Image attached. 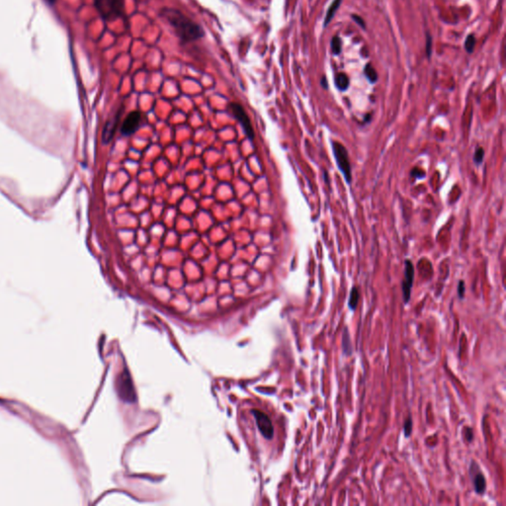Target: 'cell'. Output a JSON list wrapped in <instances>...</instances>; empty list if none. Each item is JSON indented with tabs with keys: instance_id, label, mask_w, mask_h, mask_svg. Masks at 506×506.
Instances as JSON below:
<instances>
[{
	"instance_id": "cell-12",
	"label": "cell",
	"mask_w": 506,
	"mask_h": 506,
	"mask_svg": "<svg viewBox=\"0 0 506 506\" xmlns=\"http://www.w3.org/2000/svg\"><path fill=\"white\" fill-rule=\"evenodd\" d=\"M342 339H343L342 340V348H343L344 354L351 355L352 354V345H351V340H350L349 334L347 332V329L344 330V334H343V338Z\"/></svg>"
},
{
	"instance_id": "cell-17",
	"label": "cell",
	"mask_w": 506,
	"mask_h": 506,
	"mask_svg": "<svg viewBox=\"0 0 506 506\" xmlns=\"http://www.w3.org/2000/svg\"><path fill=\"white\" fill-rule=\"evenodd\" d=\"M484 158H485V150L483 148H478L474 155V162L477 165H481L484 161Z\"/></svg>"
},
{
	"instance_id": "cell-16",
	"label": "cell",
	"mask_w": 506,
	"mask_h": 506,
	"mask_svg": "<svg viewBox=\"0 0 506 506\" xmlns=\"http://www.w3.org/2000/svg\"><path fill=\"white\" fill-rule=\"evenodd\" d=\"M332 51L336 56L341 53V41L337 36L332 40Z\"/></svg>"
},
{
	"instance_id": "cell-24",
	"label": "cell",
	"mask_w": 506,
	"mask_h": 506,
	"mask_svg": "<svg viewBox=\"0 0 506 506\" xmlns=\"http://www.w3.org/2000/svg\"><path fill=\"white\" fill-rule=\"evenodd\" d=\"M322 86H323L324 88H326V89H328V88H329L328 81H327V79H326V78H323V79H322Z\"/></svg>"
},
{
	"instance_id": "cell-23",
	"label": "cell",
	"mask_w": 506,
	"mask_h": 506,
	"mask_svg": "<svg viewBox=\"0 0 506 506\" xmlns=\"http://www.w3.org/2000/svg\"><path fill=\"white\" fill-rule=\"evenodd\" d=\"M466 438L468 440V442H472L473 439H474V433H473V429L468 427L467 428V433H466Z\"/></svg>"
},
{
	"instance_id": "cell-4",
	"label": "cell",
	"mask_w": 506,
	"mask_h": 506,
	"mask_svg": "<svg viewBox=\"0 0 506 506\" xmlns=\"http://www.w3.org/2000/svg\"><path fill=\"white\" fill-rule=\"evenodd\" d=\"M415 280V267L411 260H406L405 262V279L402 284L403 289V297L406 304H408L411 300L412 288Z\"/></svg>"
},
{
	"instance_id": "cell-18",
	"label": "cell",
	"mask_w": 506,
	"mask_h": 506,
	"mask_svg": "<svg viewBox=\"0 0 506 506\" xmlns=\"http://www.w3.org/2000/svg\"><path fill=\"white\" fill-rule=\"evenodd\" d=\"M404 431H405L406 437L409 438L411 436L412 431H413V420H412V418H409L408 421L405 422V424H404Z\"/></svg>"
},
{
	"instance_id": "cell-15",
	"label": "cell",
	"mask_w": 506,
	"mask_h": 506,
	"mask_svg": "<svg viewBox=\"0 0 506 506\" xmlns=\"http://www.w3.org/2000/svg\"><path fill=\"white\" fill-rule=\"evenodd\" d=\"M475 46H476V38L474 35H469L466 39V42H465V49L466 51L469 53V54H472L475 50Z\"/></svg>"
},
{
	"instance_id": "cell-6",
	"label": "cell",
	"mask_w": 506,
	"mask_h": 506,
	"mask_svg": "<svg viewBox=\"0 0 506 506\" xmlns=\"http://www.w3.org/2000/svg\"><path fill=\"white\" fill-rule=\"evenodd\" d=\"M231 109H232L234 115L236 116V118L243 125V128H244L247 136L250 139H253L254 138V132H253V126H252L251 120H250L247 112L245 111L244 107L241 104H239V103H232L231 104Z\"/></svg>"
},
{
	"instance_id": "cell-13",
	"label": "cell",
	"mask_w": 506,
	"mask_h": 506,
	"mask_svg": "<svg viewBox=\"0 0 506 506\" xmlns=\"http://www.w3.org/2000/svg\"><path fill=\"white\" fill-rule=\"evenodd\" d=\"M336 85L340 91H345L349 86V80L345 74H339L336 78Z\"/></svg>"
},
{
	"instance_id": "cell-7",
	"label": "cell",
	"mask_w": 506,
	"mask_h": 506,
	"mask_svg": "<svg viewBox=\"0 0 506 506\" xmlns=\"http://www.w3.org/2000/svg\"><path fill=\"white\" fill-rule=\"evenodd\" d=\"M253 413L255 417L257 426H258L260 432L262 433V435L267 439H272L273 434H274V429H273L272 422L269 420V418L260 411L254 410Z\"/></svg>"
},
{
	"instance_id": "cell-1",
	"label": "cell",
	"mask_w": 506,
	"mask_h": 506,
	"mask_svg": "<svg viewBox=\"0 0 506 506\" xmlns=\"http://www.w3.org/2000/svg\"><path fill=\"white\" fill-rule=\"evenodd\" d=\"M160 16L169 23L182 45L194 43L205 36L204 29L179 9L164 7L160 12Z\"/></svg>"
},
{
	"instance_id": "cell-25",
	"label": "cell",
	"mask_w": 506,
	"mask_h": 506,
	"mask_svg": "<svg viewBox=\"0 0 506 506\" xmlns=\"http://www.w3.org/2000/svg\"><path fill=\"white\" fill-rule=\"evenodd\" d=\"M44 1H45L48 5H50V6H54V5L56 4V2H57V0H44Z\"/></svg>"
},
{
	"instance_id": "cell-21",
	"label": "cell",
	"mask_w": 506,
	"mask_h": 506,
	"mask_svg": "<svg viewBox=\"0 0 506 506\" xmlns=\"http://www.w3.org/2000/svg\"><path fill=\"white\" fill-rule=\"evenodd\" d=\"M426 36H427V42H426V53H427V56H428V58H429V57H430V55H431V43H432V41H431V37H430L428 34H426Z\"/></svg>"
},
{
	"instance_id": "cell-8",
	"label": "cell",
	"mask_w": 506,
	"mask_h": 506,
	"mask_svg": "<svg viewBox=\"0 0 506 506\" xmlns=\"http://www.w3.org/2000/svg\"><path fill=\"white\" fill-rule=\"evenodd\" d=\"M470 474L474 483L475 491L478 495H484L487 490V482L484 474L480 471V468L478 467L477 463L475 461L472 462Z\"/></svg>"
},
{
	"instance_id": "cell-11",
	"label": "cell",
	"mask_w": 506,
	"mask_h": 506,
	"mask_svg": "<svg viewBox=\"0 0 506 506\" xmlns=\"http://www.w3.org/2000/svg\"><path fill=\"white\" fill-rule=\"evenodd\" d=\"M359 299H360L359 289H358V287H353L352 290H351L350 298H349V302H348V306H349L351 311L356 310L358 302H359Z\"/></svg>"
},
{
	"instance_id": "cell-22",
	"label": "cell",
	"mask_w": 506,
	"mask_h": 506,
	"mask_svg": "<svg viewBox=\"0 0 506 506\" xmlns=\"http://www.w3.org/2000/svg\"><path fill=\"white\" fill-rule=\"evenodd\" d=\"M352 19H353V20H355V21L357 22V24H358L359 26H361L362 28H364V29L366 28L364 20H363L361 17H359L358 15H352Z\"/></svg>"
},
{
	"instance_id": "cell-10",
	"label": "cell",
	"mask_w": 506,
	"mask_h": 506,
	"mask_svg": "<svg viewBox=\"0 0 506 506\" xmlns=\"http://www.w3.org/2000/svg\"><path fill=\"white\" fill-rule=\"evenodd\" d=\"M341 2H342V0H335L333 2V4L331 5V7L329 8L327 16H326V20H325V27H327L330 24V22L333 20V18L335 17V15H336V13H337V11Z\"/></svg>"
},
{
	"instance_id": "cell-3",
	"label": "cell",
	"mask_w": 506,
	"mask_h": 506,
	"mask_svg": "<svg viewBox=\"0 0 506 506\" xmlns=\"http://www.w3.org/2000/svg\"><path fill=\"white\" fill-rule=\"evenodd\" d=\"M332 144H333L334 156H335V159L337 161L338 169L342 172L346 182L348 184H350L351 181H352V171H351V166H350L348 152L345 149V147L342 144L338 143V142L334 141Z\"/></svg>"
},
{
	"instance_id": "cell-14",
	"label": "cell",
	"mask_w": 506,
	"mask_h": 506,
	"mask_svg": "<svg viewBox=\"0 0 506 506\" xmlns=\"http://www.w3.org/2000/svg\"><path fill=\"white\" fill-rule=\"evenodd\" d=\"M364 73H365V76L367 77V79L372 83V84H375L377 81H378V75L375 71V69L370 65L368 64L366 67H365V70H364Z\"/></svg>"
},
{
	"instance_id": "cell-2",
	"label": "cell",
	"mask_w": 506,
	"mask_h": 506,
	"mask_svg": "<svg viewBox=\"0 0 506 506\" xmlns=\"http://www.w3.org/2000/svg\"><path fill=\"white\" fill-rule=\"evenodd\" d=\"M94 7L102 20L116 21L124 16L125 0H93Z\"/></svg>"
},
{
	"instance_id": "cell-5",
	"label": "cell",
	"mask_w": 506,
	"mask_h": 506,
	"mask_svg": "<svg viewBox=\"0 0 506 506\" xmlns=\"http://www.w3.org/2000/svg\"><path fill=\"white\" fill-rule=\"evenodd\" d=\"M118 392L120 397L127 402L135 401V391L131 381V378L127 372L122 373L118 379Z\"/></svg>"
},
{
	"instance_id": "cell-20",
	"label": "cell",
	"mask_w": 506,
	"mask_h": 506,
	"mask_svg": "<svg viewBox=\"0 0 506 506\" xmlns=\"http://www.w3.org/2000/svg\"><path fill=\"white\" fill-rule=\"evenodd\" d=\"M411 174L413 177H417V178H423L425 176V173L422 171V169H414L412 170Z\"/></svg>"
},
{
	"instance_id": "cell-19",
	"label": "cell",
	"mask_w": 506,
	"mask_h": 506,
	"mask_svg": "<svg viewBox=\"0 0 506 506\" xmlns=\"http://www.w3.org/2000/svg\"><path fill=\"white\" fill-rule=\"evenodd\" d=\"M458 296L460 299H463L465 296V283L463 280H461L458 285Z\"/></svg>"
},
{
	"instance_id": "cell-9",
	"label": "cell",
	"mask_w": 506,
	"mask_h": 506,
	"mask_svg": "<svg viewBox=\"0 0 506 506\" xmlns=\"http://www.w3.org/2000/svg\"><path fill=\"white\" fill-rule=\"evenodd\" d=\"M142 115L139 111H133L131 112L127 118L125 119L123 126H122V133L125 136H131L133 135L139 128L140 122H141Z\"/></svg>"
}]
</instances>
